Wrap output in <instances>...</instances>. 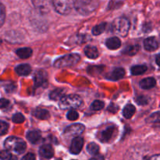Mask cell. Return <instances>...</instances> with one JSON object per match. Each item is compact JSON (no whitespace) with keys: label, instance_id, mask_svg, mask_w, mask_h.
<instances>
[{"label":"cell","instance_id":"e575fe53","mask_svg":"<svg viewBox=\"0 0 160 160\" xmlns=\"http://www.w3.org/2000/svg\"><path fill=\"white\" fill-rule=\"evenodd\" d=\"M136 102L138 105H146L148 103V98H145V96H140L137 98Z\"/></svg>","mask_w":160,"mask_h":160},{"label":"cell","instance_id":"603a6c76","mask_svg":"<svg viewBox=\"0 0 160 160\" xmlns=\"http://www.w3.org/2000/svg\"><path fill=\"white\" fill-rule=\"evenodd\" d=\"M64 92H65V91L62 88L55 89L54 91H52V92L50 93V95H49L50 98L52 100H56V99L60 100L61 98L63 97L62 95H63Z\"/></svg>","mask_w":160,"mask_h":160},{"label":"cell","instance_id":"d6986e66","mask_svg":"<svg viewBox=\"0 0 160 160\" xmlns=\"http://www.w3.org/2000/svg\"><path fill=\"white\" fill-rule=\"evenodd\" d=\"M32 49L30 48H21L17 50L16 53L20 59H28L32 55Z\"/></svg>","mask_w":160,"mask_h":160},{"label":"cell","instance_id":"5b68a950","mask_svg":"<svg viewBox=\"0 0 160 160\" xmlns=\"http://www.w3.org/2000/svg\"><path fill=\"white\" fill-rule=\"evenodd\" d=\"M130 29V22L126 18H119L114 20L112 24V31L121 37H125Z\"/></svg>","mask_w":160,"mask_h":160},{"label":"cell","instance_id":"836d02e7","mask_svg":"<svg viewBox=\"0 0 160 160\" xmlns=\"http://www.w3.org/2000/svg\"><path fill=\"white\" fill-rule=\"evenodd\" d=\"M103 69L102 68V67H88V73H90L91 75H95V71H98V73H101Z\"/></svg>","mask_w":160,"mask_h":160},{"label":"cell","instance_id":"484cf974","mask_svg":"<svg viewBox=\"0 0 160 160\" xmlns=\"http://www.w3.org/2000/svg\"><path fill=\"white\" fill-rule=\"evenodd\" d=\"M138 50L139 46L138 45H129V46H128L125 48L124 53L127 55H129V56H133V55L136 54L138 52Z\"/></svg>","mask_w":160,"mask_h":160},{"label":"cell","instance_id":"2e32d148","mask_svg":"<svg viewBox=\"0 0 160 160\" xmlns=\"http://www.w3.org/2000/svg\"><path fill=\"white\" fill-rule=\"evenodd\" d=\"M156 84V80L153 78H147L142 80L140 82V87L143 89H151Z\"/></svg>","mask_w":160,"mask_h":160},{"label":"cell","instance_id":"5bb4252c","mask_svg":"<svg viewBox=\"0 0 160 160\" xmlns=\"http://www.w3.org/2000/svg\"><path fill=\"white\" fill-rule=\"evenodd\" d=\"M125 75V70L123 68H116L108 76V78L112 81H118L122 79Z\"/></svg>","mask_w":160,"mask_h":160},{"label":"cell","instance_id":"4fadbf2b","mask_svg":"<svg viewBox=\"0 0 160 160\" xmlns=\"http://www.w3.org/2000/svg\"><path fill=\"white\" fill-rule=\"evenodd\" d=\"M106 45L107 46L108 48L109 49H117V48H120L121 46V42H120V38L117 37H112L109 38L106 40Z\"/></svg>","mask_w":160,"mask_h":160},{"label":"cell","instance_id":"d4e9b609","mask_svg":"<svg viewBox=\"0 0 160 160\" xmlns=\"http://www.w3.org/2000/svg\"><path fill=\"white\" fill-rule=\"evenodd\" d=\"M87 151L88 152L89 154L94 156V155H96L98 152V151H99V147H98V145L97 144L92 142V143L88 145Z\"/></svg>","mask_w":160,"mask_h":160},{"label":"cell","instance_id":"ab89813d","mask_svg":"<svg viewBox=\"0 0 160 160\" xmlns=\"http://www.w3.org/2000/svg\"><path fill=\"white\" fill-rule=\"evenodd\" d=\"M148 160H160V155H156V156H152Z\"/></svg>","mask_w":160,"mask_h":160},{"label":"cell","instance_id":"cb8c5ba5","mask_svg":"<svg viewBox=\"0 0 160 160\" xmlns=\"http://www.w3.org/2000/svg\"><path fill=\"white\" fill-rule=\"evenodd\" d=\"M106 23H99V24L96 25V26L92 28V34L94 35H99V34H102L103 32L105 31L106 30Z\"/></svg>","mask_w":160,"mask_h":160},{"label":"cell","instance_id":"8992f818","mask_svg":"<svg viewBox=\"0 0 160 160\" xmlns=\"http://www.w3.org/2000/svg\"><path fill=\"white\" fill-rule=\"evenodd\" d=\"M52 5L54 6L55 9L59 14H66L70 13L72 8L74 6V2L72 1H64V0H56L52 2Z\"/></svg>","mask_w":160,"mask_h":160},{"label":"cell","instance_id":"8fae6325","mask_svg":"<svg viewBox=\"0 0 160 160\" xmlns=\"http://www.w3.org/2000/svg\"><path fill=\"white\" fill-rule=\"evenodd\" d=\"M144 47L147 51H155L159 47V43L155 37H149L144 41Z\"/></svg>","mask_w":160,"mask_h":160},{"label":"cell","instance_id":"e0dca14e","mask_svg":"<svg viewBox=\"0 0 160 160\" xmlns=\"http://www.w3.org/2000/svg\"><path fill=\"white\" fill-rule=\"evenodd\" d=\"M84 53H85L86 56L89 59H97L98 56V51L96 47L92 46V45H88L84 49Z\"/></svg>","mask_w":160,"mask_h":160},{"label":"cell","instance_id":"d6a6232c","mask_svg":"<svg viewBox=\"0 0 160 160\" xmlns=\"http://www.w3.org/2000/svg\"><path fill=\"white\" fill-rule=\"evenodd\" d=\"M12 159V155L8 150H3L0 152V159L2 160H10Z\"/></svg>","mask_w":160,"mask_h":160},{"label":"cell","instance_id":"b9f144b4","mask_svg":"<svg viewBox=\"0 0 160 160\" xmlns=\"http://www.w3.org/2000/svg\"><path fill=\"white\" fill-rule=\"evenodd\" d=\"M56 160H61V159H56Z\"/></svg>","mask_w":160,"mask_h":160},{"label":"cell","instance_id":"ba28073f","mask_svg":"<svg viewBox=\"0 0 160 160\" xmlns=\"http://www.w3.org/2000/svg\"><path fill=\"white\" fill-rule=\"evenodd\" d=\"M83 145H84V139L80 137L75 138L73 139L71 145H70V152L72 154H78V153L81 152Z\"/></svg>","mask_w":160,"mask_h":160},{"label":"cell","instance_id":"60d3db41","mask_svg":"<svg viewBox=\"0 0 160 160\" xmlns=\"http://www.w3.org/2000/svg\"><path fill=\"white\" fill-rule=\"evenodd\" d=\"M156 63H157V65L159 66V67H160V54L157 55V56H156Z\"/></svg>","mask_w":160,"mask_h":160},{"label":"cell","instance_id":"9a60e30c","mask_svg":"<svg viewBox=\"0 0 160 160\" xmlns=\"http://www.w3.org/2000/svg\"><path fill=\"white\" fill-rule=\"evenodd\" d=\"M27 138L31 143L36 144L42 138V134L38 131H31L27 134Z\"/></svg>","mask_w":160,"mask_h":160},{"label":"cell","instance_id":"ac0fdd59","mask_svg":"<svg viewBox=\"0 0 160 160\" xmlns=\"http://www.w3.org/2000/svg\"><path fill=\"white\" fill-rule=\"evenodd\" d=\"M16 72L20 76H27L31 73V68L28 64H21L16 67Z\"/></svg>","mask_w":160,"mask_h":160},{"label":"cell","instance_id":"30bf717a","mask_svg":"<svg viewBox=\"0 0 160 160\" xmlns=\"http://www.w3.org/2000/svg\"><path fill=\"white\" fill-rule=\"evenodd\" d=\"M39 155L42 159H49L54 156V150L50 145H43L39 149Z\"/></svg>","mask_w":160,"mask_h":160},{"label":"cell","instance_id":"74e56055","mask_svg":"<svg viewBox=\"0 0 160 160\" xmlns=\"http://www.w3.org/2000/svg\"><path fill=\"white\" fill-rule=\"evenodd\" d=\"M119 109V107L117 106H116V105L114 104H111L110 106H109V108H108V110L110 111L111 112H113V113H115L116 112H117V110Z\"/></svg>","mask_w":160,"mask_h":160},{"label":"cell","instance_id":"9c48e42d","mask_svg":"<svg viewBox=\"0 0 160 160\" xmlns=\"http://www.w3.org/2000/svg\"><path fill=\"white\" fill-rule=\"evenodd\" d=\"M47 83V73L40 70L37 71L34 75V87L38 88L43 86Z\"/></svg>","mask_w":160,"mask_h":160},{"label":"cell","instance_id":"4316f807","mask_svg":"<svg viewBox=\"0 0 160 160\" xmlns=\"http://www.w3.org/2000/svg\"><path fill=\"white\" fill-rule=\"evenodd\" d=\"M105 106V104L103 102L100 101V100H95L91 105V109L95 111L100 110V109H103Z\"/></svg>","mask_w":160,"mask_h":160},{"label":"cell","instance_id":"6da1fadb","mask_svg":"<svg viewBox=\"0 0 160 160\" xmlns=\"http://www.w3.org/2000/svg\"><path fill=\"white\" fill-rule=\"evenodd\" d=\"M83 104L82 98L78 95H65L59 100V106L62 109H79Z\"/></svg>","mask_w":160,"mask_h":160},{"label":"cell","instance_id":"277c9868","mask_svg":"<svg viewBox=\"0 0 160 160\" xmlns=\"http://www.w3.org/2000/svg\"><path fill=\"white\" fill-rule=\"evenodd\" d=\"M81 59L78 54H68L59 57L54 62V67L56 68H64V67H72L78 63Z\"/></svg>","mask_w":160,"mask_h":160},{"label":"cell","instance_id":"4dcf8cb0","mask_svg":"<svg viewBox=\"0 0 160 160\" xmlns=\"http://www.w3.org/2000/svg\"><path fill=\"white\" fill-rule=\"evenodd\" d=\"M67 119H69L70 120H78V117H79V114H78V112L74 110V109H72V110H70L68 112L67 115Z\"/></svg>","mask_w":160,"mask_h":160},{"label":"cell","instance_id":"44dd1931","mask_svg":"<svg viewBox=\"0 0 160 160\" xmlns=\"http://www.w3.org/2000/svg\"><path fill=\"white\" fill-rule=\"evenodd\" d=\"M34 116L39 120H47L50 117L49 112L46 109H38L34 112Z\"/></svg>","mask_w":160,"mask_h":160},{"label":"cell","instance_id":"7402d4cb","mask_svg":"<svg viewBox=\"0 0 160 160\" xmlns=\"http://www.w3.org/2000/svg\"><path fill=\"white\" fill-rule=\"evenodd\" d=\"M147 67L145 65H137L131 68V73L133 75H141L146 72Z\"/></svg>","mask_w":160,"mask_h":160},{"label":"cell","instance_id":"f1b7e54d","mask_svg":"<svg viewBox=\"0 0 160 160\" xmlns=\"http://www.w3.org/2000/svg\"><path fill=\"white\" fill-rule=\"evenodd\" d=\"M6 19V9L4 5L0 3V28L3 25Z\"/></svg>","mask_w":160,"mask_h":160},{"label":"cell","instance_id":"7a4b0ae2","mask_svg":"<svg viewBox=\"0 0 160 160\" xmlns=\"http://www.w3.org/2000/svg\"><path fill=\"white\" fill-rule=\"evenodd\" d=\"M98 6V2L92 1V0H78L74 2V7L76 10L81 15H88L97 9Z\"/></svg>","mask_w":160,"mask_h":160},{"label":"cell","instance_id":"f546056e","mask_svg":"<svg viewBox=\"0 0 160 160\" xmlns=\"http://www.w3.org/2000/svg\"><path fill=\"white\" fill-rule=\"evenodd\" d=\"M24 117L23 116V114L20 113V112L16 113L15 115H13V117H12V121L15 123H22L23 122H24Z\"/></svg>","mask_w":160,"mask_h":160},{"label":"cell","instance_id":"d590c367","mask_svg":"<svg viewBox=\"0 0 160 160\" xmlns=\"http://www.w3.org/2000/svg\"><path fill=\"white\" fill-rule=\"evenodd\" d=\"M9 105V100L6 99V98H1V99H0V109L6 108Z\"/></svg>","mask_w":160,"mask_h":160},{"label":"cell","instance_id":"83f0119b","mask_svg":"<svg viewBox=\"0 0 160 160\" xmlns=\"http://www.w3.org/2000/svg\"><path fill=\"white\" fill-rule=\"evenodd\" d=\"M147 122L148 123H160V112H156L152 114L147 119Z\"/></svg>","mask_w":160,"mask_h":160},{"label":"cell","instance_id":"7c38bea8","mask_svg":"<svg viewBox=\"0 0 160 160\" xmlns=\"http://www.w3.org/2000/svg\"><path fill=\"white\" fill-rule=\"evenodd\" d=\"M115 127H109V128H106V130H104V131L101 133V135H100L99 138L101 139L102 142H108L109 141H110L112 135H113L114 132H115Z\"/></svg>","mask_w":160,"mask_h":160},{"label":"cell","instance_id":"8d00e7d4","mask_svg":"<svg viewBox=\"0 0 160 160\" xmlns=\"http://www.w3.org/2000/svg\"><path fill=\"white\" fill-rule=\"evenodd\" d=\"M22 160H35V155L33 153H28L22 158Z\"/></svg>","mask_w":160,"mask_h":160},{"label":"cell","instance_id":"f35d334b","mask_svg":"<svg viewBox=\"0 0 160 160\" xmlns=\"http://www.w3.org/2000/svg\"><path fill=\"white\" fill-rule=\"evenodd\" d=\"M90 160H104V157L101 155H96L94 157H92Z\"/></svg>","mask_w":160,"mask_h":160},{"label":"cell","instance_id":"52a82bcc","mask_svg":"<svg viewBox=\"0 0 160 160\" xmlns=\"http://www.w3.org/2000/svg\"><path fill=\"white\" fill-rule=\"evenodd\" d=\"M84 126L81 123H76V124H73L71 126L68 127L64 131V135L67 138H72V137H77V136L80 135L82 134L84 131Z\"/></svg>","mask_w":160,"mask_h":160},{"label":"cell","instance_id":"1f68e13d","mask_svg":"<svg viewBox=\"0 0 160 160\" xmlns=\"http://www.w3.org/2000/svg\"><path fill=\"white\" fill-rule=\"evenodd\" d=\"M8 129H9V124L4 121H0V136L6 134Z\"/></svg>","mask_w":160,"mask_h":160},{"label":"cell","instance_id":"ffe728a7","mask_svg":"<svg viewBox=\"0 0 160 160\" xmlns=\"http://www.w3.org/2000/svg\"><path fill=\"white\" fill-rule=\"evenodd\" d=\"M136 109L133 105L128 104L124 107L123 110V116L126 119H131L135 113Z\"/></svg>","mask_w":160,"mask_h":160},{"label":"cell","instance_id":"3957f363","mask_svg":"<svg viewBox=\"0 0 160 160\" xmlns=\"http://www.w3.org/2000/svg\"><path fill=\"white\" fill-rule=\"evenodd\" d=\"M5 148L7 150H12L18 154H22L27 148V145L24 141L17 137H9L5 141Z\"/></svg>","mask_w":160,"mask_h":160}]
</instances>
